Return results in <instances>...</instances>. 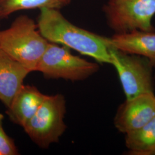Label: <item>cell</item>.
Listing matches in <instances>:
<instances>
[{
  "instance_id": "1",
  "label": "cell",
  "mask_w": 155,
  "mask_h": 155,
  "mask_svg": "<svg viewBox=\"0 0 155 155\" xmlns=\"http://www.w3.org/2000/svg\"><path fill=\"white\" fill-rule=\"evenodd\" d=\"M37 25L48 42L63 45L90 57L100 63L111 64L112 56L109 38L91 32L69 21L55 9L40 10Z\"/></svg>"
},
{
  "instance_id": "2",
  "label": "cell",
  "mask_w": 155,
  "mask_h": 155,
  "mask_svg": "<svg viewBox=\"0 0 155 155\" xmlns=\"http://www.w3.org/2000/svg\"><path fill=\"white\" fill-rule=\"evenodd\" d=\"M48 43L37 24L26 15L17 17L8 28L0 30V47L31 72L36 71Z\"/></svg>"
},
{
  "instance_id": "3",
  "label": "cell",
  "mask_w": 155,
  "mask_h": 155,
  "mask_svg": "<svg viewBox=\"0 0 155 155\" xmlns=\"http://www.w3.org/2000/svg\"><path fill=\"white\" fill-rule=\"evenodd\" d=\"M66 101L63 95H47L32 118L23 127L34 143L43 149L57 143L66 130Z\"/></svg>"
},
{
  "instance_id": "4",
  "label": "cell",
  "mask_w": 155,
  "mask_h": 155,
  "mask_svg": "<svg viewBox=\"0 0 155 155\" xmlns=\"http://www.w3.org/2000/svg\"><path fill=\"white\" fill-rule=\"evenodd\" d=\"M99 69L97 63L73 55L66 47L49 42L36 71L48 79L77 82L87 79Z\"/></svg>"
},
{
  "instance_id": "5",
  "label": "cell",
  "mask_w": 155,
  "mask_h": 155,
  "mask_svg": "<svg viewBox=\"0 0 155 155\" xmlns=\"http://www.w3.org/2000/svg\"><path fill=\"white\" fill-rule=\"evenodd\" d=\"M103 11L107 25L115 33L155 31L152 22L155 0H107Z\"/></svg>"
},
{
  "instance_id": "6",
  "label": "cell",
  "mask_w": 155,
  "mask_h": 155,
  "mask_svg": "<svg viewBox=\"0 0 155 155\" xmlns=\"http://www.w3.org/2000/svg\"><path fill=\"white\" fill-rule=\"evenodd\" d=\"M110 51L111 65L116 70L126 99L155 93L153 67L147 58L125 53L113 47Z\"/></svg>"
},
{
  "instance_id": "7",
  "label": "cell",
  "mask_w": 155,
  "mask_h": 155,
  "mask_svg": "<svg viewBox=\"0 0 155 155\" xmlns=\"http://www.w3.org/2000/svg\"><path fill=\"white\" fill-rule=\"evenodd\" d=\"M155 117V93L142 94L126 99L120 105L114 118V125L119 132L125 134L144 127Z\"/></svg>"
},
{
  "instance_id": "8",
  "label": "cell",
  "mask_w": 155,
  "mask_h": 155,
  "mask_svg": "<svg viewBox=\"0 0 155 155\" xmlns=\"http://www.w3.org/2000/svg\"><path fill=\"white\" fill-rule=\"evenodd\" d=\"M30 72L0 47V101L6 107Z\"/></svg>"
},
{
  "instance_id": "9",
  "label": "cell",
  "mask_w": 155,
  "mask_h": 155,
  "mask_svg": "<svg viewBox=\"0 0 155 155\" xmlns=\"http://www.w3.org/2000/svg\"><path fill=\"white\" fill-rule=\"evenodd\" d=\"M111 46L125 53L143 56L155 67V31L135 30L114 33L109 38Z\"/></svg>"
},
{
  "instance_id": "10",
  "label": "cell",
  "mask_w": 155,
  "mask_h": 155,
  "mask_svg": "<svg viewBox=\"0 0 155 155\" xmlns=\"http://www.w3.org/2000/svg\"><path fill=\"white\" fill-rule=\"evenodd\" d=\"M47 95L35 86L24 84L7 107L6 114L11 121L23 128L39 109Z\"/></svg>"
},
{
  "instance_id": "11",
  "label": "cell",
  "mask_w": 155,
  "mask_h": 155,
  "mask_svg": "<svg viewBox=\"0 0 155 155\" xmlns=\"http://www.w3.org/2000/svg\"><path fill=\"white\" fill-rule=\"evenodd\" d=\"M125 145L129 154L155 155V117L144 127L125 134Z\"/></svg>"
},
{
  "instance_id": "12",
  "label": "cell",
  "mask_w": 155,
  "mask_h": 155,
  "mask_svg": "<svg viewBox=\"0 0 155 155\" xmlns=\"http://www.w3.org/2000/svg\"><path fill=\"white\" fill-rule=\"evenodd\" d=\"M68 4L66 0H0L2 18L17 12L35 9H60Z\"/></svg>"
},
{
  "instance_id": "13",
  "label": "cell",
  "mask_w": 155,
  "mask_h": 155,
  "mask_svg": "<svg viewBox=\"0 0 155 155\" xmlns=\"http://www.w3.org/2000/svg\"><path fill=\"white\" fill-rule=\"evenodd\" d=\"M4 115L0 113V155H17L18 149L14 140L5 132L3 127Z\"/></svg>"
},
{
  "instance_id": "14",
  "label": "cell",
  "mask_w": 155,
  "mask_h": 155,
  "mask_svg": "<svg viewBox=\"0 0 155 155\" xmlns=\"http://www.w3.org/2000/svg\"><path fill=\"white\" fill-rule=\"evenodd\" d=\"M2 19V17H1V11H0V20Z\"/></svg>"
},
{
  "instance_id": "15",
  "label": "cell",
  "mask_w": 155,
  "mask_h": 155,
  "mask_svg": "<svg viewBox=\"0 0 155 155\" xmlns=\"http://www.w3.org/2000/svg\"><path fill=\"white\" fill-rule=\"evenodd\" d=\"M70 1H71V0H66V1L67 2H68H68H69Z\"/></svg>"
},
{
  "instance_id": "16",
  "label": "cell",
  "mask_w": 155,
  "mask_h": 155,
  "mask_svg": "<svg viewBox=\"0 0 155 155\" xmlns=\"http://www.w3.org/2000/svg\"><path fill=\"white\" fill-rule=\"evenodd\" d=\"M154 79H155V77H154Z\"/></svg>"
}]
</instances>
